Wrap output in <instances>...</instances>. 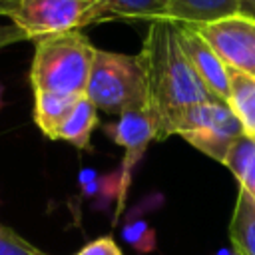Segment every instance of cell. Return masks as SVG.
Wrapping results in <instances>:
<instances>
[{"label": "cell", "instance_id": "e0dca14e", "mask_svg": "<svg viewBox=\"0 0 255 255\" xmlns=\"http://www.w3.org/2000/svg\"><path fill=\"white\" fill-rule=\"evenodd\" d=\"M0 255H48L14 229L0 223Z\"/></svg>", "mask_w": 255, "mask_h": 255}, {"label": "cell", "instance_id": "603a6c76", "mask_svg": "<svg viewBox=\"0 0 255 255\" xmlns=\"http://www.w3.org/2000/svg\"><path fill=\"white\" fill-rule=\"evenodd\" d=\"M215 255H237V253H235L233 249H229V247H221V249H219Z\"/></svg>", "mask_w": 255, "mask_h": 255}, {"label": "cell", "instance_id": "2e32d148", "mask_svg": "<svg viewBox=\"0 0 255 255\" xmlns=\"http://www.w3.org/2000/svg\"><path fill=\"white\" fill-rule=\"evenodd\" d=\"M122 237L137 253H151L155 249V245H157L155 231L141 217H133V219L126 221L124 231H122Z\"/></svg>", "mask_w": 255, "mask_h": 255}, {"label": "cell", "instance_id": "8fae6325", "mask_svg": "<svg viewBox=\"0 0 255 255\" xmlns=\"http://www.w3.org/2000/svg\"><path fill=\"white\" fill-rule=\"evenodd\" d=\"M229 241L237 255H255V199L241 187L229 221Z\"/></svg>", "mask_w": 255, "mask_h": 255}, {"label": "cell", "instance_id": "7a4b0ae2", "mask_svg": "<svg viewBox=\"0 0 255 255\" xmlns=\"http://www.w3.org/2000/svg\"><path fill=\"white\" fill-rule=\"evenodd\" d=\"M96 50L98 48L80 30L36 40L28 74L32 92L84 96Z\"/></svg>", "mask_w": 255, "mask_h": 255}, {"label": "cell", "instance_id": "ffe728a7", "mask_svg": "<svg viewBox=\"0 0 255 255\" xmlns=\"http://www.w3.org/2000/svg\"><path fill=\"white\" fill-rule=\"evenodd\" d=\"M237 14L255 22V0H237Z\"/></svg>", "mask_w": 255, "mask_h": 255}, {"label": "cell", "instance_id": "4fadbf2b", "mask_svg": "<svg viewBox=\"0 0 255 255\" xmlns=\"http://www.w3.org/2000/svg\"><path fill=\"white\" fill-rule=\"evenodd\" d=\"M227 106L241 122L245 133L255 137V78L229 70Z\"/></svg>", "mask_w": 255, "mask_h": 255}, {"label": "cell", "instance_id": "9a60e30c", "mask_svg": "<svg viewBox=\"0 0 255 255\" xmlns=\"http://www.w3.org/2000/svg\"><path fill=\"white\" fill-rule=\"evenodd\" d=\"M223 165L235 175L239 187L255 199V137L241 135L229 149Z\"/></svg>", "mask_w": 255, "mask_h": 255}, {"label": "cell", "instance_id": "ac0fdd59", "mask_svg": "<svg viewBox=\"0 0 255 255\" xmlns=\"http://www.w3.org/2000/svg\"><path fill=\"white\" fill-rule=\"evenodd\" d=\"M74 255H124V253L112 235H104V237H98L94 241H88Z\"/></svg>", "mask_w": 255, "mask_h": 255}, {"label": "cell", "instance_id": "5bb4252c", "mask_svg": "<svg viewBox=\"0 0 255 255\" xmlns=\"http://www.w3.org/2000/svg\"><path fill=\"white\" fill-rule=\"evenodd\" d=\"M104 20H157L167 18L169 0H98Z\"/></svg>", "mask_w": 255, "mask_h": 255}, {"label": "cell", "instance_id": "ba28073f", "mask_svg": "<svg viewBox=\"0 0 255 255\" xmlns=\"http://www.w3.org/2000/svg\"><path fill=\"white\" fill-rule=\"evenodd\" d=\"M177 24V38L181 44L183 54L187 56L189 64L193 66L199 80L207 86L211 96L219 102L227 104L229 98V68L221 62V58L213 52V48L203 40L195 26L175 22Z\"/></svg>", "mask_w": 255, "mask_h": 255}, {"label": "cell", "instance_id": "30bf717a", "mask_svg": "<svg viewBox=\"0 0 255 255\" xmlns=\"http://www.w3.org/2000/svg\"><path fill=\"white\" fill-rule=\"evenodd\" d=\"M237 14V0H169L167 18L191 26H203Z\"/></svg>", "mask_w": 255, "mask_h": 255}, {"label": "cell", "instance_id": "8992f818", "mask_svg": "<svg viewBox=\"0 0 255 255\" xmlns=\"http://www.w3.org/2000/svg\"><path fill=\"white\" fill-rule=\"evenodd\" d=\"M104 131L114 143H118L120 147L126 149L122 167L118 171V175H120L118 207H116V217H118V215H122V211L126 207V197H128L133 169L139 163V159L143 157L147 145L153 139H157V129H155V124H153L151 116L147 114V110H133V112H124L122 116H118V120L114 124H106Z\"/></svg>", "mask_w": 255, "mask_h": 255}, {"label": "cell", "instance_id": "6da1fadb", "mask_svg": "<svg viewBox=\"0 0 255 255\" xmlns=\"http://www.w3.org/2000/svg\"><path fill=\"white\" fill-rule=\"evenodd\" d=\"M137 56L145 78V110L157 139L173 135V124L187 108L215 100L183 54L175 20H151Z\"/></svg>", "mask_w": 255, "mask_h": 255}, {"label": "cell", "instance_id": "5b68a950", "mask_svg": "<svg viewBox=\"0 0 255 255\" xmlns=\"http://www.w3.org/2000/svg\"><path fill=\"white\" fill-rule=\"evenodd\" d=\"M173 135L183 137L201 153L223 163L233 143L245 135V129L225 102L209 100L187 108L175 120Z\"/></svg>", "mask_w": 255, "mask_h": 255}, {"label": "cell", "instance_id": "277c9868", "mask_svg": "<svg viewBox=\"0 0 255 255\" xmlns=\"http://www.w3.org/2000/svg\"><path fill=\"white\" fill-rule=\"evenodd\" d=\"M4 16L10 18L26 40L34 42L102 22L98 0H18Z\"/></svg>", "mask_w": 255, "mask_h": 255}, {"label": "cell", "instance_id": "52a82bcc", "mask_svg": "<svg viewBox=\"0 0 255 255\" xmlns=\"http://www.w3.org/2000/svg\"><path fill=\"white\" fill-rule=\"evenodd\" d=\"M221 62L235 72L255 78V22L239 14L195 26Z\"/></svg>", "mask_w": 255, "mask_h": 255}, {"label": "cell", "instance_id": "d6986e66", "mask_svg": "<svg viewBox=\"0 0 255 255\" xmlns=\"http://www.w3.org/2000/svg\"><path fill=\"white\" fill-rule=\"evenodd\" d=\"M26 40V36L14 26V24H0V50L12 44H18Z\"/></svg>", "mask_w": 255, "mask_h": 255}, {"label": "cell", "instance_id": "9c48e42d", "mask_svg": "<svg viewBox=\"0 0 255 255\" xmlns=\"http://www.w3.org/2000/svg\"><path fill=\"white\" fill-rule=\"evenodd\" d=\"M98 108L86 96H80L70 114L66 116V120L62 122V126L58 128L56 139L68 141L70 145L82 151H92V133L98 128Z\"/></svg>", "mask_w": 255, "mask_h": 255}, {"label": "cell", "instance_id": "7c38bea8", "mask_svg": "<svg viewBox=\"0 0 255 255\" xmlns=\"http://www.w3.org/2000/svg\"><path fill=\"white\" fill-rule=\"evenodd\" d=\"M80 96H64V94H52V92H34V124L38 129L48 137L56 139L58 128L74 108L76 100Z\"/></svg>", "mask_w": 255, "mask_h": 255}, {"label": "cell", "instance_id": "3957f363", "mask_svg": "<svg viewBox=\"0 0 255 255\" xmlns=\"http://www.w3.org/2000/svg\"><path fill=\"white\" fill-rule=\"evenodd\" d=\"M84 96L98 112L114 116L145 110V78L139 56L98 48Z\"/></svg>", "mask_w": 255, "mask_h": 255}, {"label": "cell", "instance_id": "44dd1931", "mask_svg": "<svg viewBox=\"0 0 255 255\" xmlns=\"http://www.w3.org/2000/svg\"><path fill=\"white\" fill-rule=\"evenodd\" d=\"M100 175L96 173V169H90V167H86V169H82L80 173H78V183H80V187L82 185H88V183H92V181H96Z\"/></svg>", "mask_w": 255, "mask_h": 255}, {"label": "cell", "instance_id": "cb8c5ba5", "mask_svg": "<svg viewBox=\"0 0 255 255\" xmlns=\"http://www.w3.org/2000/svg\"><path fill=\"white\" fill-rule=\"evenodd\" d=\"M2 106H4V86L0 82V110H2Z\"/></svg>", "mask_w": 255, "mask_h": 255}, {"label": "cell", "instance_id": "7402d4cb", "mask_svg": "<svg viewBox=\"0 0 255 255\" xmlns=\"http://www.w3.org/2000/svg\"><path fill=\"white\" fill-rule=\"evenodd\" d=\"M14 2H18V0H0V16H4V12H6Z\"/></svg>", "mask_w": 255, "mask_h": 255}]
</instances>
